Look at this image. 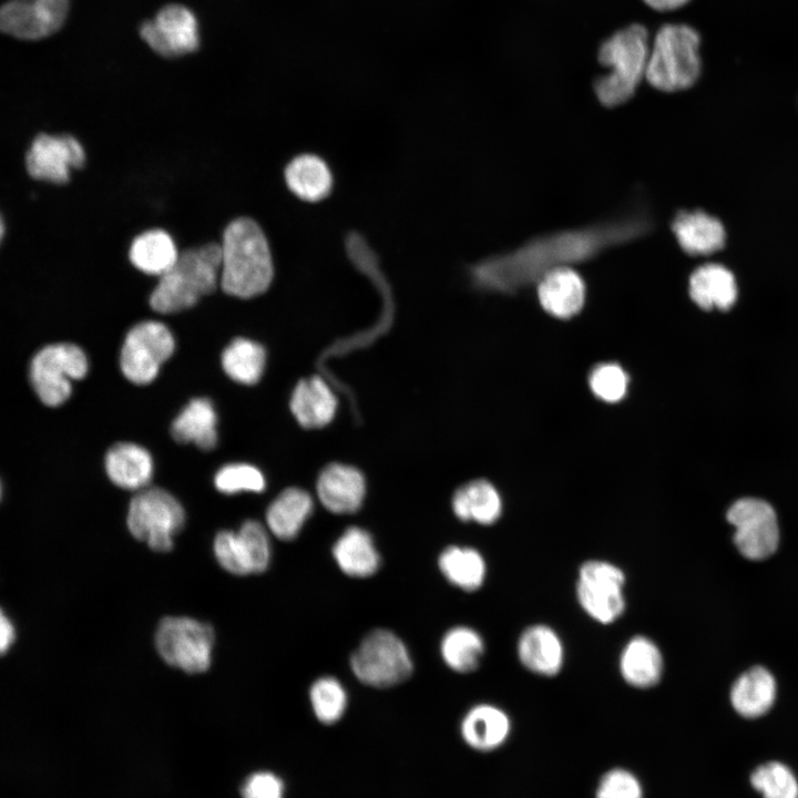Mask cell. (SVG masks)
<instances>
[{"label":"cell","mask_w":798,"mask_h":798,"mask_svg":"<svg viewBox=\"0 0 798 798\" xmlns=\"http://www.w3.org/2000/svg\"><path fill=\"white\" fill-rule=\"evenodd\" d=\"M750 782L764 798H798V781L795 775L778 761L756 768L750 776Z\"/></svg>","instance_id":"obj_36"},{"label":"cell","mask_w":798,"mask_h":798,"mask_svg":"<svg viewBox=\"0 0 798 798\" xmlns=\"http://www.w3.org/2000/svg\"><path fill=\"white\" fill-rule=\"evenodd\" d=\"M625 583L626 575L617 565L603 560L585 561L579 569L577 602L594 621L612 624L625 611Z\"/></svg>","instance_id":"obj_11"},{"label":"cell","mask_w":798,"mask_h":798,"mask_svg":"<svg viewBox=\"0 0 798 798\" xmlns=\"http://www.w3.org/2000/svg\"><path fill=\"white\" fill-rule=\"evenodd\" d=\"M309 697L317 719L324 724L336 723L347 707V693L334 677L326 676L315 681Z\"/></svg>","instance_id":"obj_35"},{"label":"cell","mask_w":798,"mask_h":798,"mask_svg":"<svg viewBox=\"0 0 798 798\" xmlns=\"http://www.w3.org/2000/svg\"><path fill=\"white\" fill-rule=\"evenodd\" d=\"M314 508L311 497L303 489L288 488L269 504L266 522L270 532L283 541L294 540Z\"/></svg>","instance_id":"obj_29"},{"label":"cell","mask_w":798,"mask_h":798,"mask_svg":"<svg viewBox=\"0 0 798 798\" xmlns=\"http://www.w3.org/2000/svg\"><path fill=\"white\" fill-rule=\"evenodd\" d=\"M702 34L687 23H665L651 43L645 79L663 92L692 88L702 74Z\"/></svg>","instance_id":"obj_5"},{"label":"cell","mask_w":798,"mask_h":798,"mask_svg":"<svg viewBox=\"0 0 798 798\" xmlns=\"http://www.w3.org/2000/svg\"><path fill=\"white\" fill-rule=\"evenodd\" d=\"M688 293L700 308L729 309L737 298V285L733 273L719 264H706L693 272Z\"/></svg>","instance_id":"obj_22"},{"label":"cell","mask_w":798,"mask_h":798,"mask_svg":"<svg viewBox=\"0 0 798 798\" xmlns=\"http://www.w3.org/2000/svg\"><path fill=\"white\" fill-rule=\"evenodd\" d=\"M126 523L131 534L156 552L173 549L174 536L185 525V511L168 491L144 488L131 500Z\"/></svg>","instance_id":"obj_6"},{"label":"cell","mask_w":798,"mask_h":798,"mask_svg":"<svg viewBox=\"0 0 798 798\" xmlns=\"http://www.w3.org/2000/svg\"><path fill=\"white\" fill-rule=\"evenodd\" d=\"M775 697V678L761 666H755L741 674L730 690L734 709L747 718L766 714L773 706Z\"/></svg>","instance_id":"obj_28"},{"label":"cell","mask_w":798,"mask_h":798,"mask_svg":"<svg viewBox=\"0 0 798 798\" xmlns=\"http://www.w3.org/2000/svg\"><path fill=\"white\" fill-rule=\"evenodd\" d=\"M438 566L452 585L466 592L479 590L487 576L484 557L470 546H447L438 557Z\"/></svg>","instance_id":"obj_31"},{"label":"cell","mask_w":798,"mask_h":798,"mask_svg":"<svg viewBox=\"0 0 798 798\" xmlns=\"http://www.w3.org/2000/svg\"><path fill=\"white\" fill-rule=\"evenodd\" d=\"M681 248L692 256H706L722 249L726 233L723 224L702 211H683L672 222Z\"/></svg>","instance_id":"obj_19"},{"label":"cell","mask_w":798,"mask_h":798,"mask_svg":"<svg viewBox=\"0 0 798 798\" xmlns=\"http://www.w3.org/2000/svg\"><path fill=\"white\" fill-rule=\"evenodd\" d=\"M221 286L234 297L252 298L266 291L274 277L270 247L262 227L249 217L232 221L221 244Z\"/></svg>","instance_id":"obj_2"},{"label":"cell","mask_w":798,"mask_h":798,"mask_svg":"<svg viewBox=\"0 0 798 798\" xmlns=\"http://www.w3.org/2000/svg\"><path fill=\"white\" fill-rule=\"evenodd\" d=\"M217 415L207 398L192 399L176 416L171 434L176 442L194 443L202 450H212L217 443Z\"/></svg>","instance_id":"obj_24"},{"label":"cell","mask_w":798,"mask_h":798,"mask_svg":"<svg viewBox=\"0 0 798 798\" xmlns=\"http://www.w3.org/2000/svg\"><path fill=\"white\" fill-rule=\"evenodd\" d=\"M88 369V357L81 347L71 342L52 344L31 359L29 379L42 403L58 407L71 396L72 381L84 378Z\"/></svg>","instance_id":"obj_8"},{"label":"cell","mask_w":798,"mask_h":798,"mask_svg":"<svg viewBox=\"0 0 798 798\" xmlns=\"http://www.w3.org/2000/svg\"><path fill=\"white\" fill-rule=\"evenodd\" d=\"M510 727V719L502 709L480 704L463 717L461 734L469 746L478 750H491L507 739Z\"/></svg>","instance_id":"obj_30"},{"label":"cell","mask_w":798,"mask_h":798,"mask_svg":"<svg viewBox=\"0 0 798 798\" xmlns=\"http://www.w3.org/2000/svg\"><path fill=\"white\" fill-rule=\"evenodd\" d=\"M350 667L361 683L379 688L405 682L413 669L403 642L385 628L371 631L364 637L350 657Z\"/></svg>","instance_id":"obj_7"},{"label":"cell","mask_w":798,"mask_h":798,"mask_svg":"<svg viewBox=\"0 0 798 798\" xmlns=\"http://www.w3.org/2000/svg\"><path fill=\"white\" fill-rule=\"evenodd\" d=\"M284 178L289 191L308 203L324 200L332 188V174L328 164L311 153L291 158L285 167Z\"/></svg>","instance_id":"obj_21"},{"label":"cell","mask_w":798,"mask_h":798,"mask_svg":"<svg viewBox=\"0 0 798 798\" xmlns=\"http://www.w3.org/2000/svg\"><path fill=\"white\" fill-rule=\"evenodd\" d=\"M243 798H283L284 784L269 771L252 774L242 786Z\"/></svg>","instance_id":"obj_42"},{"label":"cell","mask_w":798,"mask_h":798,"mask_svg":"<svg viewBox=\"0 0 798 798\" xmlns=\"http://www.w3.org/2000/svg\"><path fill=\"white\" fill-rule=\"evenodd\" d=\"M175 339L161 321L144 320L125 336L120 352V368L135 385H147L158 375L161 366L173 355Z\"/></svg>","instance_id":"obj_10"},{"label":"cell","mask_w":798,"mask_h":798,"mask_svg":"<svg viewBox=\"0 0 798 798\" xmlns=\"http://www.w3.org/2000/svg\"><path fill=\"white\" fill-rule=\"evenodd\" d=\"M222 269L221 244L208 243L178 254L150 297V306L161 314L193 307L201 297L216 289Z\"/></svg>","instance_id":"obj_3"},{"label":"cell","mask_w":798,"mask_h":798,"mask_svg":"<svg viewBox=\"0 0 798 798\" xmlns=\"http://www.w3.org/2000/svg\"><path fill=\"white\" fill-rule=\"evenodd\" d=\"M237 533L252 572H264L270 561V543L265 528L255 520H247L242 524Z\"/></svg>","instance_id":"obj_39"},{"label":"cell","mask_w":798,"mask_h":798,"mask_svg":"<svg viewBox=\"0 0 798 798\" xmlns=\"http://www.w3.org/2000/svg\"><path fill=\"white\" fill-rule=\"evenodd\" d=\"M266 355L262 345L247 338L234 339L222 354V367L234 381L256 383L263 375Z\"/></svg>","instance_id":"obj_34"},{"label":"cell","mask_w":798,"mask_h":798,"mask_svg":"<svg viewBox=\"0 0 798 798\" xmlns=\"http://www.w3.org/2000/svg\"><path fill=\"white\" fill-rule=\"evenodd\" d=\"M105 471L109 479L126 490H142L153 474V459L150 452L132 442L112 446L105 456Z\"/></svg>","instance_id":"obj_20"},{"label":"cell","mask_w":798,"mask_h":798,"mask_svg":"<svg viewBox=\"0 0 798 798\" xmlns=\"http://www.w3.org/2000/svg\"><path fill=\"white\" fill-rule=\"evenodd\" d=\"M620 673L633 687L656 685L663 674V657L657 645L645 636L632 637L620 655Z\"/></svg>","instance_id":"obj_26"},{"label":"cell","mask_w":798,"mask_h":798,"mask_svg":"<svg viewBox=\"0 0 798 798\" xmlns=\"http://www.w3.org/2000/svg\"><path fill=\"white\" fill-rule=\"evenodd\" d=\"M85 153L80 142L71 135L52 136L39 134L32 142L25 164L35 180L63 184L70 180L71 168H81Z\"/></svg>","instance_id":"obj_15"},{"label":"cell","mask_w":798,"mask_h":798,"mask_svg":"<svg viewBox=\"0 0 798 798\" xmlns=\"http://www.w3.org/2000/svg\"><path fill=\"white\" fill-rule=\"evenodd\" d=\"M735 528L734 543L749 560H764L778 548L779 528L774 508L758 498H741L727 511Z\"/></svg>","instance_id":"obj_12"},{"label":"cell","mask_w":798,"mask_h":798,"mask_svg":"<svg viewBox=\"0 0 798 798\" xmlns=\"http://www.w3.org/2000/svg\"><path fill=\"white\" fill-rule=\"evenodd\" d=\"M16 638V631L12 622L8 618L4 612H1L0 618V649L4 654L11 646Z\"/></svg>","instance_id":"obj_43"},{"label":"cell","mask_w":798,"mask_h":798,"mask_svg":"<svg viewBox=\"0 0 798 798\" xmlns=\"http://www.w3.org/2000/svg\"><path fill=\"white\" fill-rule=\"evenodd\" d=\"M332 555L339 569L351 577H368L380 566L372 536L358 526L348 528L335 542Z\"/></svg>","instance_id":"obj_27"},{"label":"cell","mask_w":798,"mask_h":798,"mask_svg":"<svg viewBox=\"0 0 798 798\" xmlns=\"http://www.w3.org/2000/svg\"><path fill=\"white\" fill-rule=\"evenodd\" d=\"M440 653L448 667L457 673L475 671L484 655L481 635L468 626L450 628L442 637Z\"/></svg>","instance_id":"obj_33"},{"label":"cell","mask_w":798,"mask_h":798,"mask_svg":"<svg viewBox=\"0 0 798 798\" xmlns=\"http://www.w3.org/2000/svg\"><path fill=\"white\" fill-rule=\"evenodd\" d=\"M69 10V0H11L0 11L1 30L23 40H38L58 31Z\"/></svg>","instance_id":"obj_14"},{"label":"cell","mask_w":798,"mask_h":798,"mask_svg":"<svg viewBox=\"0 0 798 798\" xmlns=\"http://www.w3.org/2000/svg\"><path fill=\"white\" fill-rule=\"evenodd\" d=\"M502 507L498 489L484 479L461 485L452 497V511L463 522L493 524L501 516Z\"/></svg>","instance_id":"obj_25"},{"label":"cell","mask_w":798,"mask_h":798,"mask_svg":"<svg viewBox=\"0 0 798 798\" xmlns=\"http://www.w3.org/2000/svg\"><path fill=\"white\" fill-rule=\"evenodd\" d=\"M216 489L225 494L238 492H262L265 489V478L254 466L247 463H231L221 468L214 478Z\"/></svg>","instance_id":"obj_38"},{"label":"cell","mask_w":798,"mask_h":798,"mask_svg":"<svg viewBox=\"0 0 798 798\" xmlns=\"http://www.w3.org/2000/svg\"><path fill=\"white\" fill-rule=\"evenodd\" d=\"M628 381L626 371L615 362L596 365L587 378L591 392L606 403L621 401L628 390Z\"/></svg>","instance_id":"obj_37"},{"label":"cell","mask_w":798,"mask_h":798,"mask_svg":"<svg viewBox=\"0 0 798 798\" xmlns=\"http://www.w3.org/2000/svg\"><path fill=\"white\" fill-rule=\"evenodd\" d=\"M317 494L323 505L332 513L356 512L362 504L366 484L355 468L332 463L326 467L317 480Z\"/></svg>","instance_id":"obj_17"},{"label":"cell","mask_w":798,"mask_h":798,"mask_svg":"<svg viewBox=\"0 0 798 798\" xmlns=\"http://www.w3.org/2000/svg\"><path fill=\"white\" fill-rule=\"evenodd\" d=\"M140 34L152 50L165 58L194 52L200 44L196 18L180 4L162 8L154 20L142 23Z\"/></svg>","instance_id":"obj_13"},{"label":"cell","mask_w":798,"mask_h":798,"mask_svg":"<svg viewBox=\"0 0 798 798\" xmlns=\"http://www.w3.org/2000/svg\"><path fill=\"white\" fill-rule=\"evenodd\" d=\"M642 787L636 777L617 768L606 773L597 787L596 798H642Z\"/></svg>","instance_id":"obj_41"},{"label":"cell","mask_w":798,"mask_h":798,"mask_svg":"<svg viewBox=\"0 0 798 798\" xmlns=\"http://www.w3.org/2000/svg\"><path fill=\"white\" fill-rule=\"evenodd\" d=\"M542 309L556 319L576 316L584 307L586 287L572 267H562L545 274L536 286Z\"/></svg>","instance_id":"obj_16"},{"label":"cell","mask_w":798,"mask_h":798,"mask_svg":"<svg viewBox=\"0 0 798 798\" xmlns=\"http://www.w3.org/2000/svg\"><path fill=\"white\" fill-rule=\"evenodd\" d=\"M649 8L661 11H674L688 4L692 0H643Z\"/></svg>","instance_id":"obj_44"},{"label":"cell","mask_w":798,"mask_h":798,"mask_svg":"<svg viewBox=\"0 0 798 798\" xmlns=\"http://www.w3.org/2000/svg\"><path fill=\"white\" fill-rule=\"evenodd\" d=\"M177 249L172 237L162 229L139 235L130 248V259L141 272L162 276L176 262Z\"/></svg>","instance_id":"obj_32"},{"label":"cell","mask_w":798,"mask_h":798,"mask_svg":"<svg viewBox=\"0 0 798 798\" xmlns=\"http://www.w3.org/2000/svg\"><path fill=\"white\" fill-rule=\"evenodd\" d=\"M649 48L648 31L641 24L628 25L601 44L598 61L610 68L607 74L594 82L602 105L614 108L633 98L646 76Z\"/></svg>","instance_id":"obj_4"},{"label":"cell","mask_w":798,"mask_h":798,"mask_svg":"<svg viewBox=\"0 0 798 798\" xmlns=\"http://www.w3.org/2000/svg\"><path fill=\"white\" fill-rule=\"evenodd\" d=\"M647 229L644 215L628 212L595 224L535 236L511 250L477 262L468 274L479 290L513 294L538 283L551 270L591 260L641 237Z\"/></svg>","instance_id":"obj_1"},{"label":"cell","mask_w":798,"mask_h":798,"mask_svg":"<svg viewBox=\"0 0 798 798\" xmlns=\"http://www.w3.org/2000/svg\"><path fill=\"white\" fill-rule=\"evenodd\" d=\"M155 646L168 665L190 674L203 673L212 663L214 631L194 618L167 616L158 624Z\"/></svg>","instance_id":"obj_9"},{"label":"cell","mask_w":798,"mask_h":798,"mask_svg":"<svg viewBox=\"0 0 798 798\" xmlns=\"http://www.w3.org/2000/svg\"><path fill=\"white\" fill-rule=\"evenodd\" d=\"M337 409V399L320 377L300 380L290 399V410L305 428H320L329 423Z\"/></svg>","instance_id":"obj_23"},{"label":"cell","mask_w":798,"mask_h":798,"mask_svg":"<svg viewBox=\"0 0 798 798\" xmlns=\"http://www.w3.org/2000/svg\"><path fill=\"white\" fill-rule=\"evenodd\" d=\"M518 657L531 673L552 677L560 673L564 662V648L557 633L548 625L526 627L518 641Z\"/></svg>","instance_id":"obj_18"},{"label":"cell","mask_w":798,"mask_h":798,"mask_svg":"<svg viewBox=\"0 0 798 798\" xmlns=\"http://www.w3.org/2000/svg\"><path fill=\"white\" fill-rule=\"evenodd\" d=\"M214 554L219 565L235 575L252 574V569L237 532L221 531L214 540Z\"/></svg>","instance_id":"obj_40"}]
</instances>
